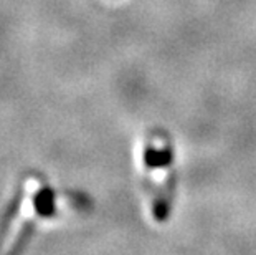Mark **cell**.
Masks as SVG:
<instances>
[{"label":"cell","mask_w":256,"mask_h":255,"mask_svg":"<svg viewBox=\"0 0 256 255\" xmlns=\"http://www.w3.org/2000/svg\"><path fill=\"white\" fill-rule=\"evenodd\" d=\"M34 207L40 217H52L53 214H55L56 204H55V194H53L52 189L43 187L35 194Z\"/></svg>","instance_id":"obj_2"},{"label":"cell","mask_w":256,"mask_h":255,"mask_svg":"<svg viewBox=\"0 0 256 255\" xmlns=\"http://www.w3.org/2000/svg\"><path fill=\"white\" fill-rule=\"evenodd\" d=\"M34 232H35V224L34 222H25L24 227L20 229L18 235L15 237V240L12 243V247L8 248L10 253H20L24 252L26 245H28V242L32 240V237H34Z\"/></svg>","instance_id":"obj_3"},{"label":"cell","mask_w":256,"mask_h":255,"mask_svg":"<svg viewBox=\"0 0 256 255\" xmlns=\"http://www.w3.org/2000/svg\"><path fill=\"white\" fill-rule=\"evenodd\" d=\"M24 196H25V192L22 191V187H18L14 196L10 197L7 205L4 207L2 214H0V248H2L5 238L8 235L10 227H12L15 219H17L18 210L22 207V202H24Z\"/></svg>","instance_id":"obj_1"}]
</instances>
